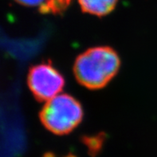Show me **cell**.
Here are the masks:
<instances>
[{
  "label": "cell",
  "instance_id": "cell-2",
  "mask_svg": "<svg viewBox=\"0 0 157 157\" xmlns=\"http://www.w3.org/2000/svg\"><path fill=\"white\" fill-rule=\"evenodd\" d=\"M84 110L81 102L70 94H63L46 101L39 112V119L46 130L54 135L71 133L82 123Z\"/></svg>",
  "mask_w": 157,
  "mask_h": 157
},
{
  "label": "cell",
  "instance_id": "cell-3",
  "mask_svg": "<svg viewBox=\"0 0 157 157\" xmlns=\"http://www.w3.org/2000/svg\"><path fill=\"white\" fill-rule=\"evenodd\" d=\"M28 87L38 101H48L63 90L66 80L50 61L32 66L27 75Z\"/></svg>",
  "mask_w": 157,
  "mask_h": 157
},
{
  "label": "cell",
  "instance_id": "cell-6",
  "mask_svg": "<svg viewBox=\"0 0 157 157\" xmlns=\"http://www.w3.org/2000/svg\"><path fill=\"white\" fill-rule=\"evenodd\" d=\"M18 4L26 6H41L45 0H15Z\"/></svg>",
  "mask_w": 157,
  "mask_h": 157
},
{
  "label": "cell",
  "instance_id": "cell-1",
  "mask_svg": "<svg viewBox=\"0 0 157 157\" xmlns=\"http://www.w3.org/2000/svg\"><path fill=\"white\" fill-rule=\"evenodd\" d=\"M121 66V57L111 46L89 48L76 58L74 74L77 82L90 90H101L117 75Z\"/></svg>",
  "mask_w": 157,
  "mask_h": 157
},
{
  "label": "cell",
  "instance_id": "cell-4",
  "mask_svg": "<svg viewBox=\"0 0 157 157\" xmlns=\"http://www.w3.org/2000/svg\"><path fill=\"white\" fill-rule=\"evenodd\" d=\"M81 10L84 13L104 17L114 10L118 0H78Z\"/></svg>",
  "mask_w": 157,
  "mask_h": 157
},
{
  "label": "cell",
  "instance_id": "cell-5",
  "mask_svg": "<svg viewBox=\"0 0 157 157\" xmlns=\"http://www.w3.org/2000/svg\"><path fill=\"white\" fill-rule=\"evenodd\" d=\"M72 0H45L38 10L42 14L61 15L67 10Z\"/></svg>",
  "mask_w": 157,
  "mask_h": 157
}]
</instances>
